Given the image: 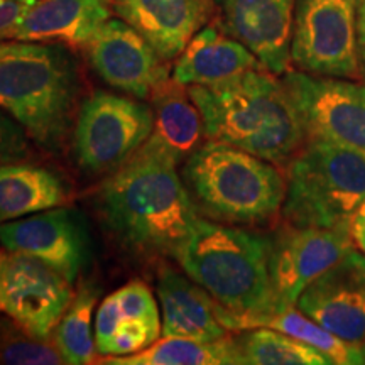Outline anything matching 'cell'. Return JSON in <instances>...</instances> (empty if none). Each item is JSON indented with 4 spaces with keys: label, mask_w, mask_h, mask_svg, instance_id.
Listing matches in <instances>:
<instances>
[{
    "label": "cell",
    "mask_w": 365,
    "mask_h": 365,
    "mask_svg": "<svg viewBox=\"0 0 365 365\" xmlns=\"http://www.w3.org/2000/svg\"><path fill=\"white\" fill-rule=\"evenodd\" d=\"M97 208L124 247L170 257L202 217L175 164L143 150L103 182Z\"/></svg>",
    "instance_id": "obj_1"
},
{
    "label": "cell",
    "mask_w": 365,
    "mask_h": 365,
    "mask_svg": "<svg viewBox=\"0 0 365 365\" xmlns=\"http://www.w3.org/2000/svg\"><path fill=\"white\" fill-rule=\"evenodd\" d=\"M203 117L207 140L234 145L287 166L307 144L298 108L279 75L255 68L223 83L188 86Z\"/></svg>",
    "instance_id": "obj_2"
},
{
    "label": "cell",
    "mask_w": 365,
    "mask_h": 365,
    "mask_svg": "<svg viewBox=\"0 0 365 365\" xmlns=\"http://www.w3.org/2000/svg\"><path fill=\"white\" fill-rule=\"evenodd\" d=\"M269 254L271 237L200 217L173 259L217 301L222 325L244 331L277 312Z\"/></svg>",
    "instance_id": "obj_3"
},
{
    "label": "cell",
    "mask_w": 365,
    "mask_h": 365,
    "mask_svg": "<svg viewBox=\"0 0 365 365\" xmlns=\"http://www.w3.org/2000/svg\"><path fill=\"white\" fill-rule=\"evenodd\" d=\"M83 80L71 48L0 39V110L36 144L59 150L75 125Z\"/></svg>",
    "instance_id": "obj_4"
},
{
    "label": "cell",
    "mask_w": 365,
    "mask_h": 365,
    "mask_svg": "<svg viewBox=\"0 0 365 365\" xmlns=\"http://www.w3.org/2000/svg\"><path fill=\"white\" fill-rule=\"evenodd\" d=\"M182 182L200 215L228 225H261L282 212L286 180L276 164L207 140L182 163Z\"/></svg>",
    "instance_id": "obj_5"
},
{
    "label": "cell",
    "mask_w": 365,
    "mask_h": 365,
    "mask_svg": "<svg viewBox=\"0 0 365 365\" xmlns=\"http://www.w3.org/2000/svg\"><path fill=\"white\" fill-rule=\"evenodd\" d=\"M282 217L296 227H350L365 200V154L308 139L286 166Z\"/></svg>",
    "instance_id": "obj_6"
},
{
    "label": "cell",
    "mask_w": 365,
    "mask_h": 365,
    "mask_svg": "<svg viewBox=\"0 0 365 365\" xmlns=\"http://www.w3.org/2000/svg\"><path fill=\"white\" fill-rule=\"evenodd\" d=\"M154 112L148 103L108 91L83 100L73 125V153L90 175L118 170L149 139Z\"/></svg>",
    "instance_id": "obj_7"
},
{
    "label": "cell",
    "mask_w": 365,
    "mask_h": 365,
    "mask_svg": "<svg viewBox=\"0 0 365 365\" xmlns=\"http://www.w3.org/2000/svg\"><path fill=\"white\" fill-rule=\"evenodd\" d=\"M291 65L333 78H360L357 0H296Z\"/></svg>",
    "instance_id": "obj_8"
},
{
    "label": "cell",
    "mask_w": 365,
    "mask_h": 365,
    "mask_svg": "<svg viewBox=\"0 0 365 365\" xmlns=\"http://www.w3.org/2000/svg\"><path fill=\"white\" fill-rule=\"evenodd\" d=\"M298 108L308 139L365 154V85L299 70L281 75Z\"/></svg>",
    "instance_id": "obj_9"
},
{
    "label": "cell",
    "mask_w": 365,
    "mask_h": 365,
    "mask_svg": "<svg viewBox=\"0 0 365 365\" xmlns=\"http://www.w3.org/2000/svg\"><path fill=\"white\" fill-rule=\"evenodd\" d=\"M73 282L22 252L0 257V312L36 339L49 340L75 293Z\"/></svg>",
    "instance_id": "obj_10"
},
{
    "label": "cell",
    "mask_w": 365,
    "mask_h": 365,
    "mask_svg": "<svg viewBox=\"0 0 365 365\" xmlns=\"http://www.w3.org/2000/svg\"><path fill=\"white\" fill-rule=\"evenodd\" d=\"M350 227L318 228L286 223L271 237L269 272L277 312L296 307L309 282L354 249Z\"/></svg>",
    "instance_id": "obj_11"
},
{
    "label": "cell",
    "mask_w": 365,
    "mask_h": 365,
    "mask_svg": "<svg viewBox=\"0 0 365 365\" xmlns=\"http://www.w3.org/2000/svg\"><path fill=\"white\" fill-rule=\"evenodd\" d=\"M0 245L9 252L33 255L70 282L76 281L91 259L83 217L66 207L0 223Z\"/></svg>",
    "instance_id": "obj_12"
},
{
    "label": "cell",
    "mask_w": 365,
    "mask_h": 365,
    "mask_svg": "<svg viewBox=\"0 0 365 365\" xmlns=\"http://www.w3.org/2000/svg\"><path fill=\"white\" fill-rule=\"evenodd\" d=\"M90 66L102 78L135 98H150L170 80L166 59L125 21L110 19L85 46Z\"/></svg>",
    "instance_id": "obj_13"
},
{
    "label": "cell",
    "mask_w": 365,
    "mask_h": 365,
    "mask_svg": "<svg viewBox=\"0 0 365 365\" xmlns=\"http://www.w3.org/2000/svg\"><path fill=\"white\" fill-rule=\"evenodd\" d=\"M325 330L360 346L365 339V254L349 252L304 287L296 301Z\"/></svg>",
    "instance_id": "obj_14"
},
{
    "label": "cell",
    "mask_w": 365,
    "mask_h": 365,
    "mask_svg": "<svg viewBox=\"0 0 365 365\" xmlns=\"http://www.w3.org/2000/svg\"><path fill=\"white\" fill-rule=\"evenodd\" d=\"M217 24L274 75L291 70L296 0H213Z\"/></svg>",
    "instance_id": "obj_15"
},
{
    "label": "cell",
    "mask_w": 365,
    "mask_h": 365,
    "mask_svg": "<svg viewBox=\"0 0 365 365\" xmlns=\"http://www.w3.org/2000/svg\"><path fill=\"white\" fill-rule=\"evenodd\" d=\"M112 9L168 63L215 17L213 0H112Z\"/></svg>",
    "instance_id": "obj_16"
},
{
    "label": "cell",
    "mask_w": 365,
    "mask_h": 365,
    "mask_svg": "<svg viewBox=\"0 0 365 365\" xmlns=\"http://www.w3.org/2000/svg\"><path fill=\"white\" fill-rule=\"evenodd\" d=\"M112 14V0H38L4 39L85 48Z\"/></svg>",
    "instance_id": "obj_17"
},
{
    "label": "cell",
    "mask_w": 365,
    "mask_h": 365,
    "mask_svg": "<svg viewBox=\"0 0 365 365\" xmlns=\"http://www.w3.org/2000/svg\"><path fill=\"white\" fill-rule=\"evenodd\" d=\"M264 68L247 46L210 22L175 59L171 78L182 86H212L242 73Z\"/></svg>",
    "instance_id": "obj_18"
},
{
    "label": "cell",
    "mask_w": 365,
    "mask_h": 365,
    "mask_svg": "<svg viewBox=\"0 0 365 365\" xmlns=\"http://www.w3.org/2000/svg\"><path fill=\"white\" fill-rule=\"evenodd\" d=\"M150 102L154 127L139 150L178 168L202 145L205 137L202 112L190 97L188 88L173 78L150 95Z\"/></svg>",
    "instance_id": "obj_19"
},
{
    "label": "cell",
    "mask_w": 365,
    "mask_h": 365,
    "mask_svg": "<svg viewBox=\"0 0 365 365\" xmlns=\"http://www.w3.org/2000/svg\"><path fill=\"white\" fill-rule=\"evenodd\" d=\"M161 335L215 341L228 335L218 319V303L191 277L163 267L158 279Z\"/></svg>",
    "instance_id": "obj_20"
},
{
    "label": "cell",
    "mask_w": 365,
    "mask_h": 365,
    "mask_svg": "<svg viewBox=\"0 0 365 365\" xmlns=\"http://www.w3.org/2000/svg\"><path fill=\"white\" fill-rule=\"evenodd\" d=\"M70 202L66 181L29 161L0 163V223L19 220Z\"/></svg>",
    "instance_id": "obj_21"
},
{
    "label": "cell",
    "mask_w": 365,
    "mask_h": 365,
    "mask_svg": "<svg viewBox=\"0 0 365 365\" xmlns=\"http://www.w3.org/2000/svg\"><path fill=\"white\" fill-rule=\"evenodd\" d=\"M110 365H222L242 364L235 336L215 341H198L185 336H163L140 352L125 357H108Z\"/></svg>",
    "instance_id": "obj_22"
},
{
    "label": "cell",
    "mask_w": 365,
    "mask_h": 365,
    "mask_svg": "<svg viewBox=\"0 0 365 365\" xmlns=\"http://www.w3.org/2000/svg\"><path fill=\"white\" fill-rule=\"evenodd\" d=\"M242 364L249 365H331L314 346L271 328H250L235 336Z\"/></svg>",
    "instance_id": "obj_23"
},
{
    "label": "cell",
    "mask_w": 365,
    "mask_h": 365,
    "mask_svg": "<svg viewBox=\"0 0 365 365\" xmlns=\"http://www.w3.org/2000/svg\"><path fill=\"white\" fill-rule=\"evenodd\" d=\"M98 293L100 289L93 282H83L54 330V345L66 364L83 365L95 360L97 346L91 333V319Z\"/></svg>",
    "instance_id": "obj_24"
},
{
    "label": "cell",
    "mask_w": 365,
    "mask_h": 365,
    "mask_svg": "<svg viewBox=\"0 0 365 365\" xmlns=\"http://www.w3.org/2000/svg\"><path fill=\"white\" fill-rule=\"evenodd\" d=\"M271 328L286 335L293 336V339L304 341V344L314 346L322 354H325L331 364L339 365H357L364 364L362 352L360 346L349 344L340 336L333 335L312 318L307 317L301 309L296 307L281 309L267 317L259 318L254 323L252 328Z\"/></svg>",
    "instance_id": "obj_25"
},
{
    "label": "cell",
    "mask_w": 365,
    "mask_h": 365,
    "mask_svg": "<svg viewBox=\"0 0 365 365\" xmlns=\"http://www.w3.org/2000/svg\"><path fill=\"white\" fill-rule=\"evenodd\" d=\"M0 364L59 365L66 362L54 344L36 339L17 323L0 322Z\"/></svg>",
    "instance_id": "obj_26"
},
{
    "label": "cell",
    "mask_w": 365,
    "mask_h": 365,
    "mask_svg": "<svg viewBox=\"0 0 365 365\" xmlns=\"http://www.w3.org/2000/svg\"><path fill=\"white\" fill-rule=\"evenodd\" d=\"M125 319H139L161 331V314L153 291L144 282L132 281L115 291Z\"/></svg>",
    "instance_id": "obj_27"
},
{
    "label": "cell",
    "mask_w": 365,
    "mask_h": 365,
    "mask_svg": "<svg viewBox=\"0 0 365 365\" xmlns=\"http://www.w3.org/2000/svg\"><path fill=\"white\" fill-rule=\"evenodd\" d=\"M159 335L161 331L149 327L148 323L139 322V319H124L108 344L103 357H125V355L137 354L145 346L153 345Z\"/></svg>",
    "instance_id": "obj_28"
},
{
    "label": "cell",
    "mask_w": 365,
    "mask_h": 365,
    "mask_svg": "<svg viewBox=\"0 0 365 365\" xmlns=\"http://www.w3.org/2000/svg\"><path fill=\"white\" fill-rule=\"evenodd\" d=\"M31 135L19 122L0 110V163L27 161L33 154Z\"/></svg>",
    "instance_id": "obj_29"
},
{
    "label": "cell",
    "mask_w": 365,
    "mask_h": 365,
    "mask_svg": "<svg viewBox=\"0 0 365 365\" xmlns=\"http://www.w3.org/2000/svg\"><path fill=\"white\" fill-rule=\"evenodd\" d=\"M124 313H122L120 304L115 293L108 294L102 303H100L97 317H95V346H97V354L105 355L107 352V346L110 344V340L115 335L118 327L124 322Z\"/></svg>",
    "instance_id": "obj_30"
},
{
    "label": "cell",
    "mask_w": 365,
    "mask_h": 365,
    "mask_svg": "<svg viewBox=\"0 0 365 365\" xmlns=\"http://www.w3.org/2000/svg\"><path fill=\"white\" fill-rule=\"evenodd\" d=\"M38 0H0V39L22 21Z\"/></svg>",
    "instance_id": "obj_31"
},
{
    "label": "cell",
    "mask_w": 365,
    "mask_h": 365,
    "mask_svg": "<svg viewBox=\"0 0 365 365\" xmlns=\"http://www.w3.org/2000/svg\"><path fill=\"white\" fill-rule=\"evenodd\" d=\"M357 51L360 71L365 76V0H357Z\"/></svg>",
    "instance_id": "obj_32"
},
{
    "label": "cell",
    "mask_w": 365,
    "mask_h": 365,
    "mask_svg": "<svg viewBox=\"0 0 365 365\" xmlns=\"http://www.w3.org/2000/svg\"><path fill=\"white\" fill-rule=\"evenodd\" d=\"M350 228H360V230H365V200L359 205V208L355 210L352 220H350Z\"/></svg>",
    "instance_id": "obj_33"
},
{
    "label": "cell",
    "mask_w": 365,
    "mask_h": 365,
    "mask_svg": "<svg viewBox=\"0 0 365 365\" xmlns=\"http://www.w3.org/2000/svg\"><path fill=\"white\" fill-rule=\"evenodd\" d=\"M350 234H352L355 247H357L362 254H365V230H360V228H350Z\"/></svg>",
    "instance_id": "obj_34"
},
{
    "label": "cell",
    "mask_w": 365,
    "mask_h": 365,
    "mask_svg": "<svg viewBox=\"0 0 365 365\" xmlns=\"http://www.w3.org/2000/svg\"><path fill=\"white\" fill-rule=\"evenodd\" d=\"M360 352H362V359H364V364H365V339L362 344H360Z\"/></svg>",
    "instance_id": "obj_35"
},
{
    "label": "cell",
    "mask_w": 365,
    "mask_h": 365,
    "mask_svg": "<svg viewBox=\"0 0 365 365\" xmlns=\"http://www.w3.org/2000/svg\"><path fill=\"white\" fill-rule=\"evenodd\" d=\"M2 254H4V252H2V250H0V257H2Z\"/></svg>",
    "instance_id": "obj_36"
}]
</instances>
